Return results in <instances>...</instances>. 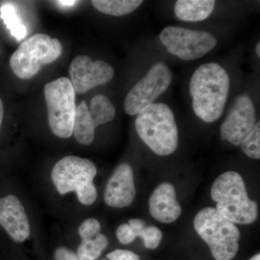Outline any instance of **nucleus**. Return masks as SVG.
<instances>
[{
	"label": "nucleus",
	"instance_id": "5",
	"mask_svg": "<svg viewBox=\"0 0 260 260\" xmlns=\"http://www.w3.org/2000/svg\"><path fill=\"white\" fill-rule=\"evenodd\" d=\"M97 169L87 158L69 155L60 159L53 168L51 179L61 194L75 191L82 205H91L97 199L93 179Z\"/></svg>",
	"mask_w": 260,
	"mask_h": 260
},
{
	"label": "nucleus",
	"instance_id": "20",
	"mask_svg": "<svg viewBox=\"0 0 260 260\" xmlns=\"http://www.w3.org/2000/svg\"><path fill=\"white\" fill-rule=\"evenodd\" d=\"M0 12V17L3 19L8 28L10 29L12 35L18 41L23 39L27 34L26 28L20 22L14 7L11 4L3 5Z\"/></svg>",
	"mask_w": 260,
	"mask_h": 260
},
{
	"label": "nucleus",
	"instance_id": "16",
	"mask_svg": "<svg viewBox=\"0 0 260 260\" xmlns=\"http://www.w3.org/2000/svg\"><path fill=\"white\" fill-rule=\"evenodd\" d=\"M95 129L89 107L83 101L76 107L73 135L80 144L89 145L93 142Z\"/></svg>",
	"mask_w": 260,
	"mask_h": 260
},
{
	"label": "nucleus",
	"instance_id": "9",
	"mask_svg": "<svg viewBox=\"0 0 260 260\" xmlns=\"http://www.w3.org/2000/svg\"><path fill=\"white\" fill-rule=\"evenodd\" d=\"M172 74L165 63L153 65L147 74L138 82L124 99V111L128 115L134 116L148 107L169 88Z\"/></svg>",
	"mask_w": 260,
	"mask_h": 260
},
{
	"label": "nucleus",
	"instance_id": "2",
	"mask_svg": "<svg viewBox=\"0 0 260 260\" xmlns=\"http://www.w3.org/2000/svg\"><path fill=\"white\" fill-rule=\"evenodd\" d=\"M135 129L140 139L157 155L167 156L177 149L175 117L164 103H153L140 110L135 119Z\"/></svg>",
	"mask_w": 260,
	"mask_h": 260
},
{
	"label": "nucleus",
	"instance_id": "25",
	"mask_svg": "<svg viewBox=\"0 0 260 260\" xmlns=\"http://www.w3.org/2000/svg\"><path fill=\"white\" fill-rule=\"evenodd\" d=\"M107 258L109 260H140V256L133 251L124 249H116L109 253Z\"/></svg>",
	"mask_w": 260,
	"mask_h": 260
},
{
	"label": "nucleus",
	"instance_id": "19",
	"mask_svg": "<svg viewBox=\"0 0 260 260\" xmlns=\"http://www.w3.org/2000/svg\"><path fill=\"white\" fill-rule=\"evenodd\" d=\"M108 244L107 237L100 233L95 237L82 240L77 254L81 260H96Z\"/></svg>",
	"mask_w": 260,
	"mask_h": 260
},
{
	"label": "nucleus",
	"instance_id": "24",
	"mask_svg": "<svg viewBox=\"0 0 260 260\" xmlns=\"http://www.w3.org/2000/svg\"><path fill=\"white\" fill-rule=\"evenodd\" d=\"M116 236L119 242L124 245L134 242L137 238L135 229L127 223L121 224L117 228Z\"/></svg>",
	"mask_w": 260,
	"mask_h": 260
},
{
	"label": "nucleus",
	"instance_id": "28",
	"mask_svg": "<svg viewBox=\"0 0 260 260\" xmlns=\"http://www.w3.org/2000/svg\"><path fill=\"white\" fill-rule=\"evenodd\" d=\"M3 117H4V105H3V101H2L1 98H0V129H1Z\"/></svg>",
	"mask_w": 260,
	"mask_h": 260
},
{
	"label": "nucleus",
	"instance_id": "7",
	"mask_svg": "<svg viewBox=\"0 0 260 260\" xmlns=\"http://www.w3.org/2000/svg\"><path fill=\"white\" fill-rule=\"evenodd\" d=\"M49 127L56 136L67 139L73 135L76 104L75 91L69 78H60L46 84Z\"/></svg>",
	"mask_w": 260,
	"mask_h": 260
},
{
	"label": "nucleus",
	"instance_id": "27",
	"mask_svg": "<svg viewBox=\"0 0 260 260\" xmlns=\"http://www.w3.org/2000/svg\"><path fill=\"white\" fill-rule=\"evenodd\" d=\"M129 225L130 226L133 228V229H142L143 228L145 227V221H143V220H140V219H131L129 221Z\"/></svg>",
	"mask_w": 260,
	"mask_h": 260
},
{
	"label": "nucleus",
	"instance_id": "30",
	"mask_svg": "<svg viewBox=\"0 0 260 260\" xmlns=\"http://www.w3.org/2000/svg\"><path fill=\"white\" fill-rule=\"evenodd\" d=\"M256 55L258 56V57H260V43L259 42H258L257 44H256Z\"/></svg>",
	"mask_w": 260,
	"mask_h": 260
},
{
	"label": "nucleus",
	"instance_id": "17",
	"mask_svg": "<svg viewBox=\"0 0 260 260\" xmlns=\"http://www.w3.org/2000/svg\"><path fill=\"white\" fill-rule=\"evenodd\" d=\"M94 8L101 13L112 16H123L133 13L143 4L141 0H94Z\"/></svg>",
	"mask_w": 260,
	"mask_h": 260
},
{
	"label": "nucleus",
	"instance_id": "26",
	"mask_svg": "<svg viewBox=\"0 0 260 260\" xmlns=\"http://www.w3.org/2000/svg\"><path fill=\"white\" fill-rule=\"evenodd\" d=\"M54 259L55 260H81L78 254L74 251L70 250L66 247L57 248L54 251Z\"/></svg>",
	"mask_w": 260,
	"mask_h": 260
},
{
	"label": "nucleus",
	"instance_id": "4",
	"mask_svg": "<svg viewBox=\"0 0 260 260\" xmlns=\"http://www.w3.org/2000/svg\"><path fill=\"white\" fill-rule=\"evenodd\" d=\"M199 237L208 246L215 260H232L239 251L240 232L235 224L218 213L215 208H203L194 219Z\"/></svg>",
	"mask_w": 260,
	"mask_h": 260
},
{
	"label": "nucleus",
	"instance_id": "3",
	"mask_svg": "<svg viewBox=\"0 0 260 260\" xmlns=\"http://www.w3.org/2000/svg\"><path fill=\"white\" fill-rule=\"evenodd\" d=\"M215 210L233 223L249 225L257 218V205L249 199L242 176L226 172L219 176L211 188Z\"/></svg>",
	"mask_w": 260,
	"mask_h": 260
},
{
	"label": "nucleus",
	"instance_id": "14",
	"mask_svg": "<svg viewBox=\"0 0 260 260\" xmlns=\"http://www.w3.org/2000/svg\"><path fill=\"white\" fill-rule=\"evenodd\" d=\"M149 209L152 216L162 223L177 220L181 213L175 188L170 183L164 182L153 191L149 200Z\"/></svg>",
	"mask_w": 260,
	"mask_h": 260
},
{
	"label": "nucleus",
	"instance_id": "31",
	"mask_svg": "<svg viewBox=\"0 0 260 260\" xmlns=\"http://www.w3.org/2000/svg\"><path fill=\"white\" fill-rule=\"evenodd\" d=\"M249 260H260V254H256V255L252 256V257L250 258Z\"/></svg>",
	"mask_w": 260,
	"mask_h": 260
},
{
	"label": "nucleus",
	"instance_id": "1",
	"mask_svg": "<svg viewBox=\"0 0 260 260\" xmlns=\"http://www.w3.org/2000/svg\"><path fill=\"white\" fill-rule=\"evenodd\" d=\"M230 88V78L223 67L205 63L193 73L189 83L193 110L205 122L218 120L223 114Z\"/></svg>",
	"mask_w": 260,
	"mask_h": 260
},
{
	"label": "nucleus",
	"instance_id": "12",
	"mask_svg": "<svg viewBox=\"0 0 260 260\" xmlns=\"http://www.w3.org/2000/svg\"><path fill=\"white\" fill-rule=\"evenodd\" d=\"M136 190L133 169L124 162L116 168L108 181L104 201L112 208H123L129 206L134 201Z\"/></svg>",
	"mask_w": 260,
	"mask_h": 260
},
{
	"label": "nucleus",
	"instance_id": "29",
	"mask_svg": "<svg viewBox=\"0 0 260 260\" xmlns=\"http://www.w3.org/2000/svg\"><path fill=\"white\" fill-rule=\"evenodd\" d=\"M59 4L64 5V6H73L76 3V1H70V0H60L57 2Z\"/></svg>",
	"mask_w": 260,
	"mask_h": 260
},
{
	"label": "nucleus",
	"instance_id": "10",
	"mask_svg": "<svg viewBox=\"0 0 260 260\" xmlns=\"http://www.w3.org/2000/svg\"><path fill=\"white\" fill-rule=\"evenodd\" d=\"M256 110L249 95H240L234 101L220 126V138L239 145L256 124Z\"/></svg>",
	"mask_w": 260,
	"mask_h": 260
},
{
	"label": "nucleus",
	"instance_id": "23",
	"mask_svg": "<svg viewBox=\"0 0 260 260\" xmlns=\"http://www.w3.org/2000/svg\"><path fill=\"white\" fill-rule=\"evenodd\" d=\"M101 224L95 218H88L84 220L78 229V233L81 240L90 239L101 233Z\"/></svg>",
	"mask_w": 260,
	"mask_h": 260
},
{
	"label": "nucleus",
	"instance_id": "8",
	"mask_svg": "<svg viewBox=\"0 0 260 260\" xmlns=\"http://www.w3.org/2000/svg\"><path fill=\"white\" fill-rule=\"evenodd\" d=\"M159 39L169 53L184 61L200 59L217 45L216 39L209 32L178 26L166 27Z\"/></svg>",
	"mask_w": 260,
	"mask_h": 260
},
{
	"label": "nucleus",
	"instance_id": "13",
	"mask_svg": "<svg viewBox=\"0 0 260 260\" xmlns=\"http://www.w3.org/2000/svg\"><path fill=\"white\" fill-rule=\"evenodd\" d=\"M0 225L15 242H23L30 235L28 215L15 195L9 194L0 199Z\"/></svg>",
	"mask_w": 260,
	"mask_h": 260
},
{
	"label": "nucleus",
	"instance_id": "21",
	"mask_svg": "<svg viewBox=\"0 0 260 260\" xmlns=\"http://www.w3.org/2000/svg\"><path fill=\"white\" fill-rule=\"evenodd\" d=\"M243 152L249 158H260V123H256L250 133L242 140Z\"/></svg>",
	"mask_w": 260,
	"mask_h": 260
},
{
	"label": "nucleus",
	"instance_id": "18",
	"mask_svg": "<svg viewBox=\"0 0 260 260\" xmlns=\"http://www.w3.org/2000/svg\"><path fill=\"white\" fill-rule=\"evenodd\" d=\"M89 112L95 127L109 122L116 116V109L109 98L102 94L95 95L90 101Z\"/></svg>",
	"mask_w": 260,
	"mask_h": 260
},
{
	"label": "nucleus",
	"instance_id": "15",
	"mask_svg": "<svg viewBox=\"0 0 260 260\" xmlns=\"http://www.w3.org/2000/svg\"><path fill=\"white\" fill-rule=\"evenodd\" d=\"M215 5L213 0H178L174 13L183 21H203L213 13Z\"/></svg>",
	"mask_w": 260,
	"mask_h": 260
},
{
	"label": "nucleus",
	"instance_id": "32",
	"mask_svg": "<svg viewBox=\"0 0 260 260\" xmlns=\"http://www.w3.org/2000/svg\"><path fill=\"white\" fill-rule=\"evenodd\" d=\"M102 260H107V259H102Z\"/></svg>",
	"mask_w": 260,
	"mask_h": 260
},
{
	"label": "nucleus",
	"instance_id": "6",
	"mask_svg": "<svg viewBox=\"0 0 260 260\" xmlns=\"http://www.w3.org/2000/svg\"><path fill=\"white\" fill-rule=\"evenodd\" d=\"M61 52L62 46L57 39L37 34L22 43L13 53L10 59V68L20 79H30L43 65L56 60Z\"/></svg>",
	"mask_w": 260,
	"mask_h": 260
},
{
	"label": "nucleus",
	"instance_id": "33",
	"mask_svg": "<svg viewBox=\"0 0 260 260\" xmlns=\"http://www.w3.org/2000/svg\"><path fill=\"white\" fill-rule=\"evenodd\" d=\"M0 52H1V49H0Z\"/></svg>",
	"mask_w": 260,
	"mask_h": 260
},
{
	"label": "nucleus",
	"instance_id": "22",
	"mask_svg": "<svg viewBox=\"0 0 260 260\" xmlns=\"http://www.w3.org/2000/svg\"><path fill=\"white\" fill-rule=\"evenodd\" d=\"M135 230L136 232V237L143 239L147 249H156L161 242L162 234L158 228L148 226Z\"/></svg>",
	"mask_w": 260,
	"mask_h": 260
},
{
	"label": "nucleus",
	"instance_id": "11",
	"mask_svg": "<svg viewBox=\"0 0 260 260\" xmlns=\"http://www.w3.org/2000/svg\"><path fill=\"white\" fill-rule=\"evenodd\" d=\"M70 81L75 91L86 93L99 85L109 83L114 76L112 66L102 60L93 61L88 56H76L70 64Z\"/></svg>",
	"mask_w": 260,
	"mask_h": 260
}]
</instances>
